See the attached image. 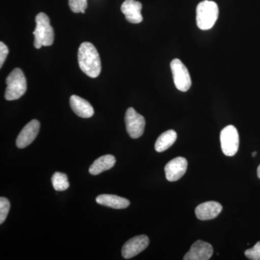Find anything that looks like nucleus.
<instances>
[{
  "label": "nucleus",
  "instance_id": "6e6552de",
  "mask_svg": "<svg viewBox=\"0 0 260 260\" xmlns=\"http://www.w3.org/2000/svg\"><path fill=\"white\" fill-rule=\"evenodd\" d=\"M148 237L145 235L137 236L130 239L124 244L121 250L124 259H131L144 251L149 245Z\"/></svg>",
  "mask_w": 260,
  "mask_h": 260
},
{
  "label": "nucleus",
  "instance_id": "20e7f679",
  "mask_svg": "<svg viewBox=\"0 0 260 260\" xmlns=\"http://www.w3.org/2000/svg\"><path fill=\"white\" fill-rule=\"evenodd\" d=\"M7 88L5 98L8 101L18 100L27 90L25 75L20 68H15L6 79Z\"/></svg>",
  "mask_w": 260,
  "mask_h": 260
},
{
  "label": "nucleus",
  "instance_id": "f03ea898",
  "mask_svg": "<svg viewBox=\"0 0 260 260\" xmlns=\"http://www.w3.org/2000/svg\"><path fill=\"white\" fill-rule=\"evenodd\" d=\"M36 26L34 30V45L36 49L49 47L54 43V32L50 24V20L45 13H39L36 17Z\"/></svg>",
  "mask_w": 260,
  "mask_h": 260
},
{
  "label": "nucleus",
  "instance_id": "aec40b11",
  "mask_svg": "<svg viewBox=\"0 0 260 260\" xmlns=\"http://www.w3.org/2000/svg\"><path fill=\"white\" fill-rule=\"evenodd\" d=\"M10 203L5 198H0V224L4 223L9 213Z\"/></svg>",
  "mask_w": 260,
  "mask_h": 260
},
{
  "label": "nucleus",
  "instance_id": "4468645a",
  "mask_svg": "<svg viewBox=\"0 0 260 260\" xmlns=\"http://www.w3.org/2000/svg\"><path fill=\"white\" fill-rule=\"evenodd\" d=\"M70 104L73 112L80 117L88 119L93 116L94 109L91 104L81 97L76 95H72Z\"/></svg>",
  "mask_w": 260,
  "mask_h": 260
},
{
  "label": "nucleus",
  "instance_id": "423d86ee",
  "mask_svg": "<svg viewBox=\"0 0 260 260\" xmlns=\"http://www.w3.org/2000/svg\"><path fill=\"white\" fill-rule=\"evenodd\" d=\"M173 79L176 88L182 92H186L191 88V80L190 75L185 65L180 59H174L171 62Z\"/></svg>",
  "mask_w": 260,
  "mask_h": 260
},
{
  "label": "nucleus",
  "instance_id": "2eb2a0df",
  "mask_svg": "<svg viewBox=\"0 0 260 260\" xmlns=\"http://www.w3.org/2000/svg\"><path fill=\"white\" fill-rule=\"evenodd\" d=\"M98 204L109 207L114 209H124L130 205V202L126 198L114 194H102L96 198Z\"/></svg>",
  "mask_w": 260,
  "mask_h": 260
},
{
  "label": "nucleus",
  "instance_id": "7ed1b4c3",
  "mask_svg": "<svg viewBox=\"0 0 260 260\" xmlns=\"http://www.w3.org/2000/svg\"><path fill=\"white\" fill-rule=\"evenodd\" d=\"M196 21L198 28L206 30L213 28L218 18L219 9L215 2L205 0L197 7Z\"/></svg>",
  "mask_w": 260,
  "mask_h": 260
},
{
  "label": "nucleus",
  "instance_id": "1a4fd4ad",
  "mask_svg": "<svg viewBox=\"0 0 260 260\" xmlns=\"http://www.w3.org/2000/svg\"><path fill=\"white\" fill-rule=\"evenodd\" d=\"M40 129V123L37 119L30 121L21 130L16 140V145L18 148H26L31 144L37 138Z\"/></svg>",
  "mask_w": 260,
  "mask_h": 260
},
{
  "label": "nucleus",
  "instance_id": "9b49d317",
  "mask_svg": "<svg viewBox=\"0 0 260 260\" xmlns=\"http://www.w3.org/2000/svg\"><path fill=\"white\" fill-rule=\"evenodd\" d=\"M188 162L185 158L177 157L168 162L165 167L166 177L169 181H176L185 174Z\"/></svg>",
  "mask_w": 260,
  "mask_h": 260
},
{
  "label": "nucleus",
  "instance_id": "5701e85b",
  "mask_svg": "<svg viewBox=\"0 0 260 260\" xmlns=\"http://www.w3.org/2000/svg\"><path fill=\"white\" fill-rule=\"evenodd\" d=\"M257 176L258 178L260 179V165L257 168Z\"/></svg>",
  "mask_w": 260,
  "mask_h": 260
},
{
  "label": "nucleus",
  "instance_id": "b1692460",
  "mask_svg": "<svg viewBox=\"0 0 260 260\" xmlns=\"http://www.w3.org/2000/svg\"><path fill=\"white\" fill-rule=\"evenodd\" d=\"M256 155V152H253L252 154H251V155H252V157H255Z\"/></svg>",
  "mask_w": 260,
  "mask_h": 260
},
{
  "label": "nucleus",
  "instance_id": "f3484780",
  "mask_svg": "<svg viewBox=\"0 0 260 260\" xmlns=\"http://www.w3.org/2000/svg\"><path fill=\"white\" fill-rule=\"evenodd\" d=\"M177 139V133L173 129L168 130L158 137L155 142V150L158 153L165 151L175 143Z\"/></svg>",
  "mask_w": 260,
  "mask_h": 260
},
{
  "label": "nucleus",
  "instance_id": "9d476101",
  "mask_svg": "<svg viewBox=\"0 0 260 260\" xmlns=\"http://www.w3.org/2000/svg\"><path fill=\"white\" fill-rule=\"evenodd\" d=\"M213 254V248L209 243L198 240L191 245L184 256V260H208Z\"/></svg>",
  "mask_w": 260,
  "mask_h": 260
},
{
  "label": "nucleus",
  "instance_id": "f8f14e48",
  "mask_svg": "<svg viewBox=\"0 0 260 260\" xmlns=\"http://www.w3.org/2000/svg\"><path fill=\"white\" fill-rule=\"evenodd\" d=\"M143 5L136 0H125L121 6L123 14L130 23L138 24L143 20L141 10Z\"/></svg>",
  "mask_w": 260,
  "mask_h": 260
},
{
  "label": "nucleus",
  "instance_id": "4be33fe9",
  "mask_svg": "<svg viewBox=\"0 0 260 260\" xmlns=\"http://www.w3.org/2000/svg\"><path fill=\"white\" fill-rule=\"evenodd\" d=\"M8 54H9L8 47L3 42H0V68H3V65Z\"/></svg>",
  "mask_w": 260,
  "mask_h": 260
},
{
  "label": "nucleus",
  "instance_id": "f257e3e1",
  "mask_svg": "<svg viewBox=\"0 0 260 260\" xmlns=\"http://www.w3.org/2000/svg\"><path fill=\"white\" fill-rule=\"evenodd\" d=\"M78 64L83 73L91 78H95L102 72V61L97 49L90 42L80 44L78 50Z\"/></svg>",
  "mask_w": 260,
  "mask_h": 260
},
{
  "label": "nucleus",
  "instance_id": "dca6fc26",
  "mask_svg": "<svg viewBox=\"0 0 260 260\" xmlns=\"http://www.w3.org/2000/svg\"><path fill=\"white\" fill-rule=\"evenodd\" d=\"M116 164V158L114 155H103L96 159L90 166L89 169V172L92 175H99L102 172L109 170L114 167Z\"/></svg>",
  "mask_w": 260,
  "mask_h": 260
},
{
  "label": "nucleus",
  "instance_id": "412c9836",
  "mask_svg": "<svg viewBox=\"0 0 260 260\" xmlns=\"http://www.w3.org/2000/svg\"><path fill=\"white\" fill-rule=\"evenodd\" d=\"M244 254L248 259L251 260H260V242L256 243L254 247L246 249Z\"/></svg>",
  "mask_w": 260,
  "mask_h": 260
},
{
  "label": "nucleus",
  "instance_id": "0eeeda50",
  "mask_svg": "<svg viewBox=\"0 0 260 260\" xmlns=\"http://www.w3.org/2000/svg\"><path fill=\"white\" fill-rule=\"evenodd\" d=\"M126 131L130 138L133 139L139 138L144 133L145 119L138 114L133 108L130 107L125 114Z\"/></svg>",
  "mask_w": 260,
  "mask_h": 260
},
{
  "label": "nucleus",
  "instance_id": "6ab92c4d",
  "mask_svg": "<svg viewBox=\"0 0 260 260\" xmlns=\"http://www.w3.org/2000/svg\"><path fill=\"white\" fill-rule=\"evenodd\" d=\"M70 10L75 13H85L88 8V0H69Z\"/></svg>",
  "mask_w": 260,
  "mask_h": 260
},
{
  "label": "nucleus",
  "instance_id": "a211bd4d",
  "mask_svg": "<svg viewBox=\"0 0 260 260\" xmlns=\"http://www.w3.org/2000/svg\"><path fill=\"white\" fill-rule=\"evenodd\" d=\"M51 182L56 191H64L70 186L68 176L61 172H55L53 174Z\"/></svg>",
  "mask_w": 260,
  "mask_h": 260
},
{
  "label": "nucleus",
  "instance_id": "39448f33",
  "mask_svg": "<svg viewBox=\"0 0 260 260\" xmlns=\"http://www.w3.org/2000/svg\"><path fill=\"white\" fill-rule=\"evenodd\" d=\"M220 144L223 153L227 156H234L239 146V136L237 128L233 125L225 126L220 133Z\"/></svg>",
  "mask_w": 260,
  "mask_h": 260
},
{
  "label": "nucleus",
  "instance_id": "ddd939ff",
  "mask_svg": "<svg viewBox=\"0 0 260 260\" xmlns=\"http://www.w3.org/2000/svg\"><path fill=\"white\" fill-rule=\"evenodd\" d=\"M223 210V207L215 201L205 202L197 207L195 214L200 220H208L215 218Z\"/></svg>",
  "mask_w": 260,
  "mask_h": 260
}]
</instances>
